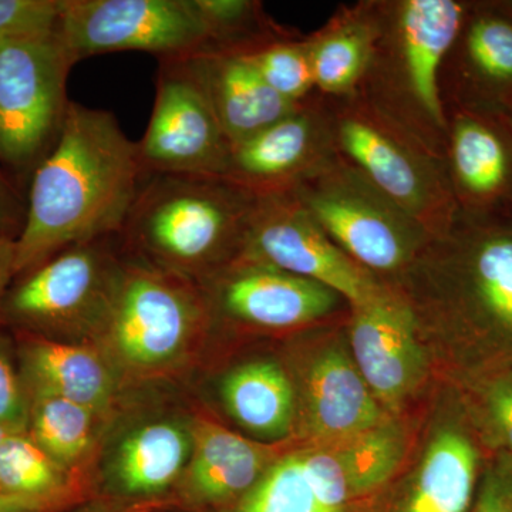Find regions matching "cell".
Instances as JSON below:
<instances>
[{"instance_id":"cell-1","label":"cell","mask_w":512,"mask_h":512,"mask_svg":"<svg viewBox=\"0 0 512 512\" xmlns=\"http://www.w3.org/2000/svg\"><path fill=\"white\" fill-rule=\"evenodd\" d=\"M147 175L113 113L70 101L55 146L33 174L16 278L74 245L119 237Z\"/></svg>"},{"instance_id":"cell-2","label":"cell","mask_w":512,"mask_h":512,"mask_svg":"<svg viewBox=\"0 0 512 512\" xmlns=\"http://www.w3.org/2000/svg\"><path fill=\"white\" fill-rule=\"evenodd\" d=\"M255 204L225 177L148 174L117 238L127 256L200 284L242 255Z\"/></svg>"},{"instance_id":"cell-3","label":"cell","mask_w":512,"mask_h":512,"mask_svg":"<svg viewBox=\"0 0 512 512\" xmlns=\"http://www.w3.org/2000/svg\"><path fill=\"white\" fill-rule=\"evenodd\" d=\"M471 3L373 0L376 40L357 96L446 161L448 120L441 76Z\"/></svg>"},{"instance_id":"cell-4","label":"cell","mask_w":512,"mask_h":512,"mask_svg":"<svg viewBox=\"0 0 512 512\" xmlns=\"http://www.w3.org/2000/svg\"><path fill=\"white\" fill-rule=\"evenodd\" d=\"M212 322L201 285L124 256L99 346L124 383L161 379L187 366Z\"/></svg>"},{"instance_id":"cell-5","label":"cell","mask_w":512,"mask_h":512,"mask_svg":"<svg viewBox=\"0 0 512 512\" xmlns=\"http://www.w3.org/2000/svg\"><path fill=\"white\" fill-rule=\"evenodd\" d=\"M323 100L335 153L431 238L448 234L460 218V208L446 161L357 94Z\"/></svg>"},{"instance_id":"cell-6","label":"cell","mask_w":512,"mask_h":512,"mask_svg":"<svg viewBox=\"0 0 512 512\" xmlns=\"http://www.w3.org/2000/svg\"><path fill=\"white\" fill-rule=\"evenodd\" d=\"M113 238L74 245L19 275L3 299L0 323L15 333L96 345L123 269Z\"/></svg>"},{"instance_id":"cell-7","label":"cell","mask_w":512,"mask_h":512,"mask_svg":"<svg viewBox=\"0 0 512 512\" xmlns=\"http://www.w3.org/2000/svg\"><path fill=\"white\" fill-rule=\"evenodd\" d=\"M292 192L328 237L376 278L407 271L433 239L338 154Z\"/></svg>"},{"instance_id":"cell-8","label":"cell","mask_w":512,"mask_h":512,"mask_svg":"<svg viewBox=\"0 0 512 512\" xmlns=\"http://www.w3.org/2000/svg\"><path fill=\"white\" fill-rule=\"evenodd\" d=\"M74 64L57 32L0 45V163L37 167L55 146Z\"/></svg>"},{"instance_id":"cell-9","label":"cell","mask_w":512,"mask_h":512,"mask_svg":"<svg viewBox=\"0 0 512 512\" xmlns=\"http://www.w3.org/2000/svg\"><path fill=\"white\" fill-rule=\"evenodd\" d=\"M57 36L76 63L117 52L170 59L210 45L195 0H60Z\"/></svg>"},{"instance_id":"cell-10","label":"cell","mask_w":512,"mask_h":512,"mask_svg":"<svg viewBox=\"0 0 512 512\" xmlns=\"http://www.w3.org/2000/svg\"><path fill=\"white\" fill-rule=\"evenodd\" d=\"M451 308L512 336V218L461 215L413 262Z\"/></svg>"},{"instance_id":"cell-11","label":"cell","mask_w":512,"mask_h":512,"mask_svg":"<svg viewBox=\"0 0 512 512\" xmlns=\"http://www.w3.org/2000/svg\"><path fill=\"white\" fill-rule=\"evenodd\" d=\"M241 256L326 286L350 309L377 301L389 289L328 237L292 191L256 197Z\"/></svg>"},{"instance_id":"cell-12","label":"cell","mask_w":512,"mask_h":512,"mask_svg":"<svg viewBox=\"0 0 512 512\" xmlns=\"http://www.w3.org/2000/svg\"><path fill=\"white\" fill-rule=\"evenodd\" d=\"M137 147L147 174H227L231 143L187 56L160 59L153 113Z\"/></svg>"},{"instance_id":"cell-13","label":"cell","mask_w":512,"mask_h":512,"mask_svg":"<svg viewBox=\"0 0 512 512\" xmlns=\"http://www.w3.org/2000/svg\"><path fill=\"white\" fill-rule=\"evenodd\" d=\"M211 316L261 330H289L332 316L339 293L274 266L239 256L200 282ZM348 303V302H346Z\"/></svg>"},{"instance_id":"cell-14","label":"cell","mask_w":512,"mask_h":512,"mask_svg":"<svg viewBox=\"0 0 512 512\" xmlns=\"http://www.w3.org/2000/svg\"><path fill=\"white\" fill-rule=\"evenodd\" d=\"M325 100L316 93L298 109L232 147L225 178L255 197L292 191L335 156Z\"/></svg>"},{"instance_id":"cell-15","label":"cell","mask_w":512,"mask_h":512,"mask_svg":"<svg viewBox=\"0 0 512 512\" xmlns=\"http://www.w3.org/2000/svg\"><path fill=\"white\" fill-rule=\"evenodd\" d=\"M350 311V345L357 370L377 402L393 409L409 397L426 373L419 322L390 286L382 298Z\"/></svg>"},{"instance_id":"cell-16","label":"cell","mask_w":512,"mask_h":512,"mask_svg":"<svg viewBox=\"0 0 512 512\" xmlns=\"http://www.w3.org/2000/svg\"><path fill=\"white\" fill-rule=\"evenodd\" d=\"M446 167L460 214L500 217L512 204V133L503 117L447 106Z\"/></svg>"},{"instance_id":"cell-17","label":"cell","mask_w":512,"mask_h":512,"mask_svg":"<svg viewBox=\"0 0 512 512\" xmlns=\"http://www.w3.org/2000/svg\"><path fill=\"white\" fill-rule=\"evenodd\" d=\"M447 106L503 117L512 106V20L493 3L470 5L441 76Z\"/></svg>"},{"instance_id":"cell-18","label":"cell","mask_w":512,"mask_h":512,"mask_svg":"<svg viewBox=\"0 0 512 512\" xmlns=\"http://www.w3.org/2000/svg\"><path fill=\"white\" fill-rule=\"evenodd\" d=\"M192 451L190 414H160L131 424L114 441L97 476L99 493L130 500L170 498Z\"/></svg>"},{"instance_id":"cell-19","label":"cell","mask_w":512,"mask_h":512,"mask_svg":"<svg viewBox=\"0 0 512 512\" xmlns=\"http://www.w3.org/2000/svg\"><path fill=\"white\" fill-rule=\"evenodd\" d=\"M192 451L170 495L174 512L214 510L237 501L276 460L265 444L245 439L204 412L190 413Z\"/></svg>"},{"instance_id":"cell-20","label":"cell","mask_w":512,"mask_h":512,"mask_svg":"<svg viewBox=\"0 0 512 512\" xmlns=\"http://www.w3.org/2000/svg\"><path fill=\"white\" fill-rule=\"evenodd\" d=\"M16 356L28 394L46 393L82 404L113 421L124 393V380L96 345L16 333Z\"/></svg>"},{"instance_id":"cell-21","label":"cell","mask_w":512,"mask_h":512,"mask_svg":"<svg viewBox=\"0 0 512 512\" xmlns=\"http://www.w3.org/2000/svg\"><path fill=\"white\" fill-rule=\"evenodd\" d=\"M187 59L232 147L288 116L303 103L279 96L241 50L204 47Z\"/></svg>"},{"instance_id":"cell-22","label":"cell","mask_w":512,"mask_h":512,"mask_svg":"<svg viewBox=\"0 0 512 512\" xmlns=\"http://www.w3.org/2000/svg\"><path fill=\"white\" fill-rule=\"evenodd\" d=\"M383 410L343 350L316 357L308 376V429L325 444L360 436L382 424Z\"/></svg>"},{"instance_id":"cell-23","label":"cell","mask_w":512,"mask_h":512,"mask_svg":"<svg viewBox=\"0 0 512 512\" xmlns=\"http://www.w3.org/2000/svg\"><path fill=\"white\" fill-rule=\"evenodd\" d=\"M376 40L373 0L340 6L318 32L308 36L316 92L349 97L365 79Z\"/></svg>"},{"instance_id":"cell-24","label":"cell","mask_w":512,"mask_h":512,"mask_svg":"<svg viewBox=\"0 0 512 512\" xmlns=\"http://www.w3.org/2000/svg\"><path fill=\"white\" fill-rule=\"evenodd\" d=\"M28 434L59 466L97 481L93 461L111 421L82 404L46 393L29 394Z\"/></svg>"},{"instance_id":"cell-25","label":"cell","mask_w":512,"mask_h":512,"mask_svg":"<svg viewBox=\"0 0 512 512\" xmlns=\"http://www.w3.org/2000/svg\"><path fill=\"white\" fill-rule=\"evenodd\" d=\"M225 409L256 437L276 440L292 429L295 393L284 369L272 360H255L232 369L221 383Z\"/></svg>"},{"instance_id":"cell-26","label":"cell","mask_w":512,"mask_h":512,"mask_svg":"<svg viewBox=\"0 0 512 512\" xmlns=\"http://www.w3.org/2000/svg\"><path fill=\"white\" fill-rule=\"evenodd\" d=\"M0 494L73 505L99 495V485L47 456L28 431H9L0 443Z\"/></svg>"},{"instance_id":"cell-27","label":"cell","mask_w":512,"mask_h":512,"mask_svg":"<svg viewBox=\"0 0 512 512\" xmlns=\"http://www.w3.org/2000/svg\"><path fill=\"white\" fill-rule=\"evenodd\" d=\"M476 468L471 441L458 431H441L424 456L406 512H466Z\"/></svg>"},{"instance_id":"cell-28","label":"cell","mask_w":512,"mask_h":512,"mask_svg":"<svg viewBox=\"0 0 512 512\" xmlns=\"http://www.w3.org/2000/svg\"><path fill=\"white\" fill-rule=\"evenodd\" d=\"M279 96L302 103L316 93L308 36L292 30L241 50Z\"/></svg>"},{"instance_id":"cell-29","label":"cell","mask_w":512,"mask_h":512,"mask_svg":"<svg viewBox=\"0 0 512 512\" xmlns=\"http://www.w3.org/2000/svg\"><path fill=\"white\" fill-rule=\"evenodd\" d=\"M348 473L353 495L369 493L396 473L406 453L402 429L383 421L353 439L333 443Z\"/></svg>"},{"instance_id":"cell-30","label":"cell","mask_w":512,"mask_h":512,"mask_svg":"<svg viewBox=\"0 0 512 512\" xmlns=\"http://www.w3.org/2000/svg\"><path fill=\"white\" fill-rule=\"evenodd\" d=\"M195 5L210 35L207 47L245 50L286 32L255 0H195Z\"/></svg>"},{"instance_id":"cell-31","label":"cell","mask_w":512,"mask_h":512,"mask_svg":"<svg viewBox=\"0 0 512 512\" xmlns=\"http://www.w3.org/2000/svg\"><path fill=\"white\" fill-rule=\"evenodd\" d=\"M60 0H0V45L57 32Z\"/></svg>"},{"instance_id":"cell-32","label":"cell","mask_w":512,"mask_h":512,"mask_svg":"<svg viewBox=\"0 0 512 512\" xmlns=\"http://www.w3.org/2000/svg\"><path fill=\"white\" fill-rule=\"evenodd\" d=\"M29 394L20 376L15 339L0 330V426L26 431L29 423Z\"/></svg>"},{"instance_id":"cell-33","label":"cell","mask_w":512,"mask_h":512,"mask_svg":"<svg viewBox=\"0 0 512 512\" xmlns=\"http://www.w3.org/2000/svg\"><path fill=\"white\" fill-rule=\"evenodd\" d=\"M512 458H504L485 477L473 512H511Z\"/></svg>"},{"instance_id":"cell-34","label":"cell","mask_w":512,"mask_h":512,"mask_svg":"<svg viewBox=\"0 0 512 512\" xmlns=\"http://www.w3.org/2000/svg\"><path fill=\"white\" fill-rule=\"evenodd\" d=\"M69 512H174L170 498L164 500H130L99 494Z\"/></svg>"},{"instance_id":"cell-35","label":"cell","mask_w":512,"mask_h":512,"mask_svg":"<svg viewBox=\"0 0 512 512\" xmlns=\"http://www.w3.org/2000/svg\"><path fill=\"white\" fill-rule=\"evenodd\" d=\"M488 410L495 429L512 451V375L500 377L490 387Z\"/></svg>"},{"instance_id":"cell-36","label":"cell","mask_w":512,"mask_h":512,"mask_svg":"<svg viewBox=\"0 0 512 512\" xmlns=\"http://www.w3.org/2000/svg\"><path fill=\"white\" fill-rule=\"evenodd\" d=\"M16 237H12L8 228H0V308L8 293L10 284L16 278Z\"/></svg>"},{"instance_id":"cell-37","label":"cell","mask_w":512,"mask_h":512,"mask_svg":"<svg viewBox=\"0 0 512 512\" xmlns=\"http://www.w3.org/2000/svg\"><path fill=\"white\" fill-rule=\"evenodd\" d=\"M73 508V505L60 503V501L35 500V498L0 494V512H69Z\"/></svg>"},{"instance_id":"cell-38","label":"cell","mask_w":512,"mask_h":512,"mask_svg":"<svg viewBox=\"0 0 512 512\" xmlns=\"http://www.w3.org/2000/svg\"><path fill=\"white\" fill-rule=\"evenodd\" d=\"M13 221L12 200L10 192L0 194V228H8Z\"/></svg>"},{"instance_id":"cell-39","label":"cell","mask_w":512,"mask_h":512,"mask_svg":"<svg viewBox=\"0 0 512 512\" xmlns=\"http://www.w3.org/2000/svg\"><path fill=\"white\" fill-rule=\"evenodd\" d=\"M494 8L512 20V2H494Z\"/></svg>"},{"instance_id":"cell-40","label":"cell","mask_w":512,"mask_h":512,"mask_svg":"<svg viewBox=\"0 0 512 512\" xmlns=\"http://www.w3.org/2000/svg\"><path fill=\"white\" fill-rule=\"evenodd\" d=\"M2 192H9V185L2 170H0V194H2Z\"/></svg>"},{"instance_id":"cell-41","label":"cell","mask_w":512,"mask_h":512,"mask_svg":"<svg viewBox=\"0 0 512 512\" xmlns=\"http://www.w3.org/2000/svg\"><path fill=\"white\" fill-rule=\"evenodd\" d=\"M503 119L505 121V124H507L508 128H510V131L512 133V106L510 109L505 111Z\"/></svg>"},{"instance_id":"cell-42","label":"cell","mask_w":512,"mask_h":512,"mask_svg":"<svg viewBox=\"0 0 512 512\" xmlns=\"http://www.w3.org/2000/svg\"><path fill=\"white\" fill-rule=\"evenodd\" d=\"M10 430L5 429V427L0 426V443H2L3 437L9 433Z\"/></svg>"},{"instance_id":"cell-43","label":"cell","mask_w":512,"mask_h":512,"mask_svg":"<svg viewBox=\"0 0 512 512\" xmlns=\"http://www.w3.org/2000/svg\"><path fill=\"white\" fill-rule=\"evenodd\" d=\"M511 471H512V460H511ZM511 512H512V505H511Z\"/></svg>"}]
</instances>
